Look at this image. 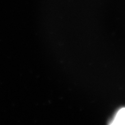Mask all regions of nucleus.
Returning <instances> with one entry per match:
<instances>
[{
    "label": "nucleus",
    "instance_id": "1",
    "mask_svg": "<svg viewBox=\"0 0 125 125\" xmlns=\"http://www.w3.org/2000/svg\"><path fill=\"white\" fill-rule=\"evenodd\" d=\"M125 122V108H123L117 113L112 124H124Z\"/></svg>",
    "mask_w": 125,
    "mask_h": 125
},
{
    "label": "nucleus",
    "instance_id": "2",
    "mask_svg": "<svg viewBox=\"0 0 125 125\" xmlns=\"http://www.w3.org/2000/svg\"><path fill=\"white\" fill-rule=\"evenodd\" d=\"M124 124H125V123H124Z\"/></svg>",
    "mask_w": 125,
    "mask_h": 125
}]
</instances>
